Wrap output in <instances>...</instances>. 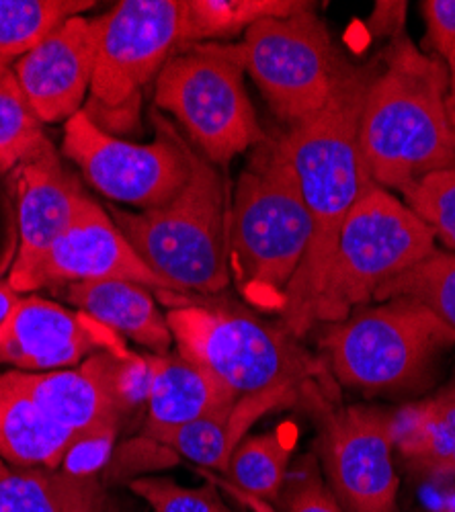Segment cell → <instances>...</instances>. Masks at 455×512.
<instances>
[{
	"label": "cell",
	"instance_id": "obj_30",
	"mask_svg": "<svg viewBox=\"0 0 455 512\" xmlns=\"http://www.w3.org/2000/svg\"><path fill=\"white\" fill-rule=\"evenodd\" d=\"M402 201L455 254V166L425 175L402 191Z\"/></svg>",
	"mask_w": 455,
	"mask_h": 512
},
{
	"label": "cell",
	"instance_id": "obj_6",
	"mask_svg": "<svg viewBox=\"0 0 455 512\" xmlns=\"http://www.w3.org/2000/svg\"><path fill=\"white\" fill-rule=\"evenodd\" d=\"M435 234L392 191L369 183L347 216L333 259L306 312L302 336L365 306L378 289L433 254Z\"/></svg>",
	"mask_w": 455,
	"mask_h": 512
},
{
	"label": "cell",
	"instance_id": "obj_8",
	"mask_svg": "<svg viewBox=\"0 0 455 512\" xmlns=\"http://www.w3.org/2000/svg\"><path fill=\"white\" fill-rule=\"evenodd\" d=\"M242 74L226 44L210 41L173 54L156 78V107L171 113L216 166H228L267 140Z\"/></svg>",
	"mask_w": 455,
	"mask_h": 512
},
{
	"label": "cell",
	"instance_id": "obj_17",
	"mask_svg": "<svg viewBox=\"0 0 455 512\" xmlns=\"http://www.w3.org/2000/svg\"><path fill=\"white\" fill-rule=\"evenodd\" d=\"M236 402V394L224 383L183 355H154V379L146 408L144 435L158 439L177 426Z\"/></svg>",
	"mask_w": 455,
	"mask_h": 512
},
{
	"label": "cell",
	"instance_id": "obj_26",
	"mask_svg": "<svg viewBox=\"0 0 455 512\" xmlns=\"http://www.w3.org/2000/svg\"><path fill=\"white\" fill-rule=\"evenodd\" d=\"M392 297H410L421 302L455 330V254L435 250L384 283L374 300L386 302Z\"/></svg>",
	"mask_w": 455,
	"mask_h": 512
},
{
	"label": "cell",
	"instance_id": "obj_21",
	"mask_svg": "<svg viewBox=\"0 0 455 512\" xmlns=\"http://www.w3.org/2000/svg\"><path fill=\"white\" fill-rule=\"evenodd\" d=\"M0 512H113L99 478L17 467L0 457Z\"/></svg>",
	"mask_w": 455,
	"mask_h": 512
},
{
	"label": "cell",
	"instance_id": "obj_28",
	"mask_svg": "<svg viewBox=\"0 0 455 512\" xmlns=\"http://www.w3.org/2000/svg\"><path fill=\"white\" fill-rule=\"evenodd\" d=\"M236 404L205 414L193 422L177 426L154 441L171 447L177 455L226 474L228 461L236 445L244 439L234 422Z\"/></svg>",
	"mask_w": 455,
	"mask_h": 512
},
{
	"label": "cell",
	"instance_id": "obj_1",
	"mask_svg": "<svg viewBox=\"0 0 455 512\" xmlns=\"http://www.w3.org/2000/svg\"><path fill=\"white\" fill-rule=\"evenodd\" d=\"M376 70L378 62L349 66L330 101L318 113L289 125L283 134L312 218L308 252L285 287L279 308L281 326L296 338H302L306 312L333 259L347 216L369 183H374L361 158L359 123Z\"/></svg>",
	"mask_w": 455,
	"mask_h": 512
},
{
	"label": "cell",
	"instance_id": "obj_7",
	"mask_svg": "<svg viewBox=\"0 0 455 512\" xmlns=\"http://www.w3.org/2000/svg\"><path fill=\"white\" fill-rule=\"evenodd\" d=\"M324 363L341 386L367 392L417 388L455 347V330L421 302L392 297L361 308L320 332Z\"/></svg>",
	"mask_w": 455,
	"mask_h": 512
},
{
	"label": "cell",
	"instance_id": "obj_12",
	"mask_svg": "<svg viewBox=\"0 0 455 512\" xmlns=\"http://www.w3.org/2000/svg\"><path fill=\"white\" fill-rule=\"evenodd\" d=\"M304 408L318 429L322 472L345 512H398L394 412L339 406L337 390L326 388L310 390Z\"/></svg>",
	"mask_w": 455,
	"mask_h": 512
},
{
	"label": "cell",
	"instance_id": "obj_29",
	"mask_svg": "<svg viewBox=\"0 0 455 512\" xmlns=\"http://www.w3.org/2000/svg\"><path fill=\"white\" fill-rule=\"evenodd\" d=\"M107 394L123 420L148 408L152 379H154V353H111L99 351L93 355Z\"/></svg>",
	"mask_w": 455,
	"mask_h": 512
},
{
	"label": "cell",
	"instance_id": "obj_14",
	"mask_svg": "<svg viewBox=\"0 0 455 512\" xmlns=\"http://www.w3.org/2000/svg\"><path fill=\"white\" fill-rule=\"evenodd\" d=\"M87 281H130L148 289L171 291L140 259L107 213L89 199L68 232L19 283L17 293L39 287Z\"/></svg>",
	"mask_w": 455,
	"mask_h": 512
},
{
	"label": "cell",
	"instance_id": "obj_4",
	"mask_svg": "<svg viewBox=\"0 0 455 512\" xmlns=\"http://www.w3.org/2000/svg\"><path fill=\"white\" fill-rule=\"evenodd\" d=\"M312 240V218L283 134L267 138L236 183L228 216L230 271L244 295L281 308Z\"/></svg>",
	"mask_w": 455,
	"mask_h": 512
},
{
	"label": "cell",
	"instance_id": "obj_16",
	"mask_svg": "<svg viewBox=\"0 0 455 512\" xmlns=\"http://www.w3.org/2000/svg\"><path fill=\"white\" fill-rule=\"evenodd\" d=\"M19 191V254L9 285L19 283L68 232L91 197L66 173L54 146L15 168Z\"/></svg>",
	"mask_w": 455,
	"mask_h": 512
},
{
	"label": "cell",
	"instance_id": "obj_25",
	"mask_svg": "<svg viewBox=\"0 0 455 512\" xmlns=\"http://www.w3.org/2000/svg\"><path fill=\"white\" fill-rule=\"evenodd\" d=\"M91 7V0H0V56L13 62L23 58L54 29Z\"/></svg>",
	"mask_w": 455,
	"mask_h": 512
},
{
	"label": "cell",
	"instance_id": "obj_36",
	"mask_svg": "<svg viewBox=\"0 0 455 512\" xmlns=\"http://www.w3.org/2000/svg\"><path fill=\"white\" fill-rule=\"evenodd\" d=\"M19 300H21V295L9 285V281L0 283V324L7 320V316L17 306Z\"/></svg>",
	"mask_w": 455,
	"mask_h": 512
},
{
	"label": "cell",
	"instance_id": "obj_10",
	"mask_svg": "<svg viewBox=\"0 0 455 512\" xmlns=\"http://www.w3.org/2000/svg\"><path fill=\"white\" fill-rule=\"evenodd\" d=\"M183 0H121L99 17V41L85 109L107 132L138 121L142 89L181 46Z\"/></svg>",
	"mask_w": 455,
	"mask_h": 512
},
{
	"label": "cell",
	"instance_id": "obj_34",
	"mask_svg": "<svg viewBox=\"0 0 455 512\" xmlns=\"http://www.w3.org/2000/svg\"><path fill=\"white\" fill-rule=\"evenodd\" d=\"M427 21V39L437 58L445 64L455 58V0L421 3Z\"/></svg>",
	"mask_w": 455,
	"mask_h": 512
},
{
	"label": "cell",
	"instance_id": "obj_11",
	"mask_svg": "<svg viewBox=\"0 0 455 512\" xmlns=\"http://www.w3.org/2000/svg\"><path fill=\"white\" fill-rule=\"evenodd\" d=\"M154 140L136 144L105 132L80 109L64 125V154L109 201L148 211L173 201L187 185L195 152L175 127L152 113Z\"/></svg>",
	"mask_w": 455,
	"mask_h": 512
},
{
	"label": "cell",
	"instance_id": "obj_13",
	"mask_svg": "<svg viewBox=\"0 0 455 512\" xmlns=\"http://www.w3.org/2000/svg\"><path fill=\"white\" fill-rule=\"evenodd\" d=\"M99 351L128 353L111 328L89 314L68 310L44 297H21L0 324V365L48 373L78 367Z\"/></svg>",
	"mask_w": 455,
	"mask_h": 512
},
{
	"label": "cell",
	"instance_id": "obj_37",
	"mask_svg": "<svg viewBox=\"0 0 455 512\" xmlns=\"http://www.w3.org/2000/svg\"><path fill=\"white\" fill-rule=\"evenodd\" d=\"M11 64H13V60L0 56V78H3L11 70Z\"/></svg>",
	"mask_w": 455,
	"mask_h": 512
},
{
	"label": "cell",
	"instance_id": "obj_31",
	"mask_svg": "<svg viewBox=\"0 0 455 512\" xmlns=\"http://www.w3.org/2000/svg\"><path fill=\"white\" fill-rule=\"evenodd\" d=\"M275 502L279 512H345L324 480L316 455H304L292 463Z\"/></svg>",
	"mask_w": 455,
	"mask_h": 512
},
{
	"label": "cell",
	"instance_id": "obj_18",
	"mask_svg": "<svg viewBox=\"0 0 455 512\" xmlns=\"http://www.w3.org/2000/svg\"><path fill=\"white\" fill-rule=\"evenodd\" d=\"M66 300L121 338L154 351V355H167L175 343L167 314L158 310L144 285L130 281L70 283Z\"/></svg>",
	"mask_w": 455,
	"mask_h": 512
},
{
	"label": "cell",
	"instance_id": "obj_23",
	"mask_svg": "<svg viewBox=\"0 0 455 512\" xmlns=\"http://www.w3.org/2000/svg\"><path fill=\"white\" fill-rule=\"evenodd\" d=\"M314 7L302 0H183L181 46L212 44L246 33L259 21Z\"/></svg>",
	"mask_w": 455,
	"mask_h": 512
},
{
	"label": "cell",
	"instance_id": "obj_19",
	"mask_svg": "<svg viewBox=\"0 0 455 512\" xmlns=\"http://www.w3.org/2000/svg\"><path fill=\"white\" fill-rule=\"evenodd\" d=\"M11 373L41 408L74 435L99 429L111 422L121 424L93 355L72 369L48 373L13 369Z\"/></svg>",
	"mask_w": 455,
	"mask_h": 512
},
{
	"label": "cell",
	"instance_id": "obj_20",
	"mask_svg": "<svg viewBox=\"0 0 455 512\" xmlns=\"http://www.w3.org/2000/svg\"><path fill=\"white\" fill-rule=\"evenodd\" d=\"M74 433L41 408L15 381L0 375V457L17 467L60 469Z\"/></svg>",
	"mask_w": 455,
	"mask_h": 512
},
{
	"label": "cell",
	"instance_id": "obj_15",
	"mask_svg": "<svg viewBox=\"0 0 455 512\" xmlns=\"http://www.w3.org/2000/svg\"><path fill=\"white\" fill-rule=\"evenodd\" d=\"M97 41V19L78 15L17 60L13 72L41 121H68L80 111L91 93Z\"/></svg>",
	"mask_w": 455,
	"mask_h": 512
},
{
	"label": "cell",
	"instance_id": "obj_9",
	"mask_svg": "<svg viewBox=\"0 0 455 512\" xmlns=\"http://www.w3.org/2000/svg\"><path fill=\"white\" fill-rule=\"evenodd\" d=\"M226 48L287 127L318 113L351 66L312 7L259 21Z\"/></svg>",
	"mask_w": 455,
	"mask_h": 512
},
{
	"label": "cell",
	"instance_id": "obj_22",
	"mask_svg": "<svg viewBox=\"0 0 455 512\" xmlns=\"http://www.w3.org/2000/svg\"><path fill=\"white\" fill-rule=\"evenodd\" d=\"M394 449L423 476H455V381L394 412Z\"/></svg>",
	"mask_w": 455,
	"mask_h": 512
},
{
	"label": "cell",
	"instance_id": "obj_33",
	"mask_svg": "<svg viewBox=\"0 0 455 512\" xmlns=\"http://www.w3.org/2000/svg\"><path fill=\"white\" fill-rule=\"evenodd\" d=\"M119 426L121 424L111 422L74 435L60 463V472L72 478H99L113 459Z\"/></svg>",
	"mask_w": 455,
	"mask_h": 512
},
{
	"label": "cell",
	"instance_id": "obj_35",
	"mask_svg": "<svg viewBox=\"0 0 455 512\" xmlns=\"http://www.w3.org/2000/svg\"><path fill=\"white\" fill-rule=\"evenodd\" d=\"M445 66H447V72H449V84H447V95H445V113H447V121L451 125V132L455 134V58L449 60Z\"/></svg>",
	"mask_w": 455,
	"mask_h": 512
},
{
	"label": "cell",
	"instance_id": "obj_2",
	"mask_svg": "<svg viewBox=\"0 0 455 512\" xmlns=\"http://www.w3.org/2000/svg\"><path fill=\"white\" fill-rule=\"evenodd\" d=\"M167 322L179 355L224 383L253 418L304 404L314 388L337 390L322 357L310 355L283 326L240 308L181 302Z\"/></svg>",
	"mask_w": 455,
	"mask_h": 512
},
{
	"label": "cell",
	"instance_id": "obj_3",
	"mask_svg": "<svg viewBox=\"0 0 455 512\" xmlns=\"http://www.w3.org/2000/svg\"><path fill=\"white\" fill-rule=\"evenodd\" d=\"M447 66L410 37L392 39L365 95L359 146L369 179L402 193L429 173L455 166V134L445 113Z\"/></svg>",
	"mask_w": 455,
	"mask_h": 512
},
{
	"label": "cell",
	"instance_id": "obj_32",
	"mask_svg": "<svg viewBox=\"0 0 455 512\" xmlns=\"http://www.w3.org/2000/svg\"><path fill=\"white\" fill-rule=\"evenodd\" d=\"M130 490L146 500L152 512H232L214 484L185 488L169 478H136Z\"/></svg>",
	"mask_w": 455,
	"mask_h": 512
},
{
	"label": "cell",
	"instance_id": "obj_38",
	"mask_svg": "<svg viewBox=\"0 0 455 512\" xmlns=\"http://www.w3.org/2000/svg\"><path fill=\"white\" fill-rule=\"evenodd\" d=\"M433 512H455V506H441V508H437Z\"/></svg>",
	"mask_w": 455,
	"mask_h": 512
},
{
	"label": "cell",
	"instance_id": "obj_24",
	"mask_svg": "<svg viewBox=\"0 0 455 512\" xmlns=\"http://www.w3.org/2000/svg\"><path fill=\"white\" fill-rule=\"evenodd\" d=\"M296 447V431L275 429L263 435H246L230 455L226 478L242 494L259 500H277Z\"/></svg>",
	"mask_w": 455,
	"mask_h": 512
},
{
	"label": "cell",
	"instance_id": "obj_27",
	"mask_svg": "<svg viewBox=\"0 0 455 512\" xmlns=\"http://www.w3.org/2000/svg\"><path fill=\"white\" fill-rule=\"evenodd\" d=\"M50 146L44 121L33 111L11 68L0 78V170H13Z\"/></svg>",
	"mask_w": 455,
	"mask_h": 512
},
{
	"label": "cell",
	"instance_id": "obj_5",
	"mask_svg": "<svg viewBox=\"0 0 455 512\" xmlns=\"http://www.w3.org/2000/svg\"><path fill=\"white\" fill-rule=\"evenodd\" d=\"M226 187L220 170L195 154L183 191L148 211L111 207L113 224L173 293L216 295L230 283Z\"/></svg>",
	"mask_w": 455,
	"mask_h": 512
}]
</instances>
